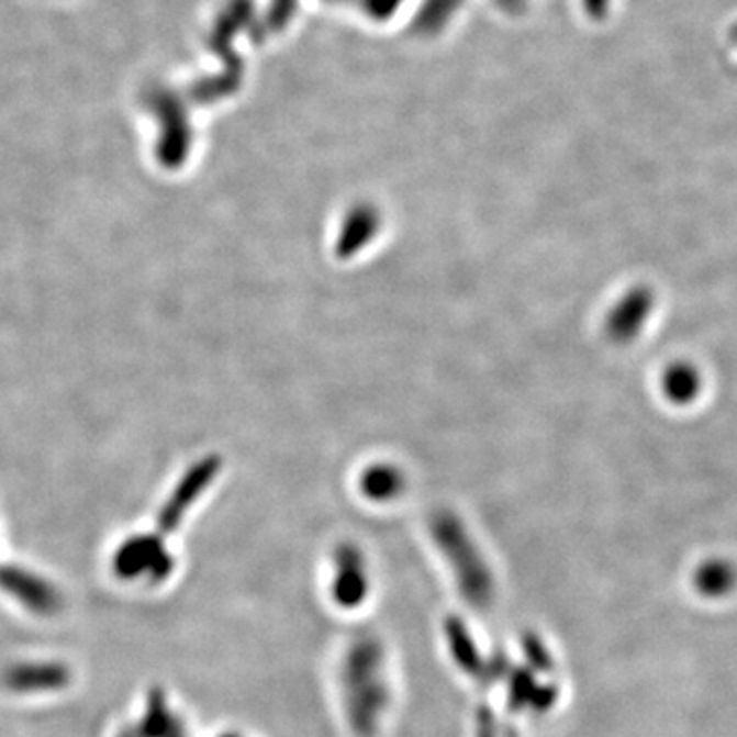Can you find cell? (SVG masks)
Listing matches in <instances>:
<instances>
[{
  "instance_id": "cell-1",
  "label": "cell",
  "mask_w": 737,
  "mask_h": 737,
  "mask_svg": "<svg viewBox=\"0 0 737 737\" xmlns=\"http://www.w3.org/2000/svg\"><path fill=\"white\" fill-rule=\"evenodd\" d=\"M331 599L338 611H361L369 596V578L362 559L350 549L336 556V576L331 584Z\"/></svg>"
},
{
  "instance_id": "cell-2",
  "label": "cell",
  "mask_w": 737,
  "mask_h": 737,
  "mask_svg": "<svg viewBox=\"0 0 737 737\" xmlns=\"http://www.w3.org/2000/svg\"><path fill=\"white\" fill-rule=\"evenodd\" d=\"M0 588L37 615H54L60 608V594L25 570L0 568Z\"/></svg>"
},
{
  "instance_id": "cell-3",
  "label": "cell",
  "mask_w": 737,
  "mask_h": 737,
  "mask_svg": "<svg viewBox=\"0 0 737 737\" xmlns=\"http://www.w3.org/2000/svg\"><path fill=\"white\" fill-rule=\"evenodd\" d=\"M170 568L160 543L150 537L125 543L115 557V572L125 580H136L139 576H152L154 580H165Z\"/></svg>"
},
{
  "instance_id": "cell-4",
  "label": "cell",
  "mask_w": 737,
  "mask_h": 737,
  "mask_svg": "<svg viewBox=\"0 0 737 737\" xmlns=\"http://www.w3.org/2000/svg\"><path fill=\"white\" fill-rule=\"evenodd\" d=\"M70 680L66 666L58 662L19 663L7 670L4 684L13 692H49L60 691Z\"/></svg>"
},
{
  "instance_id": "cell-5",
  "label": "cell",
  "mask_w": 737,
  "mask_h": 737,
  "mask_svg": "<svg viewBox=\"0 0 737 737\" xmlns=\"http://www.w3.org/2000/svg\"><path fill=\"white\" fill-rule=\"evenodd\" d=\"M139 737H187L182 723L166 707V696L152 691L144 719L136 729Z\"/></svg>"
},
{
  "instance_id": "cell-6",
  "label": "cell",
  "mask_w": 737,
  "mask_h": 737,
  "mask_svg": "<svg viewBox=\"0 0 737 737\" xmlns=\"http://www.w3.org/2000/svg\"><path fill=\"white\" fill-rule=\"evenodd\" d=\"M400 483H402V478L393 469L377 467L376 471H371L367 476L365 490H367L369 496L386 500V498L395 496V492L400 490Z\"/></svg>"
},
{
  "instance_id": "cell-7",
  "label": "cell",
  "mask_w": 737,
  "mask_h": 737,
  "mask_svg": "<svg viewBox=\"0 0 737 737\" xmlns=\"http://www.w3.org/2000/svg\"><path fill=\"white\" fill-rule=\"evenodd\" d=\"M373 224H376V215L371 211H357L353 215V232H348L340 241V250L345 255H350L355 248H359V244L367 241L373 234Z\"/></svg>"
},
{
  "instance_id": "cell-8",
  "label": "cell",
  "mask_w": 737,
  "mask_h": 737,
  "mask_svg": "<svg viewBox=\"0 0 737 737\" xmlns=\"http://www.w3.org/2000/svg\"><path fill=\"white\" fill-rule=\"evenodd\" d=\"M666 383H668V393L674 395V398L680 395V398L689 400L692 393L696 392V377L689 373L686 369H684V371L674 369V371L668 376V379H666Z\"/></svg>"
},
{
  "instance_id": "cell-9",
  "label": "cell",
  "mask_w": 737,
  "mask_h": 737,
  "mask_svg": "<svg viewBox=\"0 0 737 737\" xmlns=\"http://www.w3.org/2000/svg\"><path fill=\"white\" fill-rule=\"evenodd\" d=\"M120 737H139L137 736L136 729H127V732H123Z\"/></svg>"
},
{
  "instance_id": "cell-10",
  "label": "cell",
  "mask_w": 737,
  "mask_h": 737,
  "mask_svg": "<svg viewBox=\"0 0 737 737\" xmlns=\"http://www.w3.org/2000/svg\"><path fill=\"white\" fill-rule=\"evenodd\" d=\"M220 737H242L241 734H224V736Z\"/></svg>"
}]
</instances>
